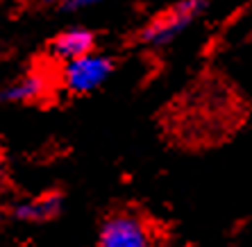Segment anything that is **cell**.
<instances>
[{
    "label": "cell",
    "mask_w": 252,
    "mask_h": 247,
    "mask_svg": "<svg viewBox=\"0 0 252 247\" xmlns=\"http://www.w3.org/2000/svg\"><path fill=\"white\" fill-rule=\"evenodd\" d=\"M98 247H159V231L155 224L136 211L109 213L98 229Z\"/></svg>",
    "instance_id": "6da1fadb"
},
{
    "label": "cell",
    "mask_w": 252,
    "mask_h": 247,
    "mask_svg": "<svg viewBox=\"0 0 252 247\" xmlns=\"http://www.w3.org/2000/svg\"><path fill=\"white\" fill-rule=\"evenodd\" d=\"M207 5H209V0H180L175 5L166 7L164 12H159L157 16H153L141 27L139 32L141 43L153 48L173 43L184 29H189L202 16Z\"/></svg>",
    "instance_id": "7a4b0ae2"
},
{
    "label": "cell",
    "mask_w": 252,
    "mask_h": 247,
    "mask_svg": "<svg viewBox=\"0 0 252 247\" xmlns=\"http://www.w3.org/2000/svg\"><path fill=\"white\" fill-rule=\"evenodd\" d=\"M114 73V61L107 55L91 53L87 57H80L70 64H64L62 71V80L64 86L70 93L75 95H87L95 88H100L102 84L109 80V75Z\"/></svg>",
    "instance_id": "3957f363"
},
{
    "label": "cell",
    "mask_w": 252,
    "mask_h": 247,
    "mask_svg": "<svg viewBox=\"0 0 252 247\" xmlns=\"http://www.w3.org/2000/svg\"><path fill=\"white\" fill-rule=\"evenodd\" d=\"M62 195L59 193H43L30 200H21L12 206V218L18 222H28V224H36V222H48L55 220L62 213Z\"/></svg>",
    "instance_id": "277c9868"
},
{
    "label": "cell",
    "mask_w": 252,
    "mask_h": 247,
    "mask_svg": "<svg viewBox=\"0 0 252 247\" xmlns=\"http://www.w3.org/2000/svg\"><path fill=\"white\" fill-rule=\"evenodd\" d=\"M94 34L84 27H68L64 29L62 34L55 36V41L50 43V53L55 59L70 64L80 57H87V55L94 53Z\"/></svg>",
    "instance_id": "5b68a950"
},
{
    "label": "cell",
    "mask_w": 252,
    "mask_h": 247,
    "mask_svg": "<svg viewBox=\"0 0 252 247\" xmlns=\"http://www.w3.org/2000/svg\"><path fill=\"white\" fill-rule=\"evenodd\" d=\"M50 91V80L46 77V73L32 71L25 73L23 77H18L16 82H12L9 86L2 88L0 100L5 102H16V105H28V102H39L43 100Z\"/></svg>",
    "instance_id": "8992f818"
},
{
    "label": "cell",
    "mask_w": 252,
    "mask_h": 247,
    "mask_svg": "<svg viewBox=\"0 0 252 247\" xmlns=\"http://www.w3.org/2000/svg\"><path fill=\"white\" fill-rule=\"evenodd\" d=\"M107 0H66V5L70 9H84V7H94V5H102Z\"/></svg>",
    "instance_id": "52a82bcc"
},
{
    "label": "cell",
    "mask_w": 252,
    "mask_h": 247,
    "mask_svg": "<svg viewBox=\"0 0 252 247\" xmlns=\"http://www.w3.org/2000/svg\"><path fill=\"white\" fill-rule=\"evenodd\" d=\"M28 5H55V2H66V0H23Z\"/></svg>",
    "instance_id": "ba28073f"
}]
</instances>
